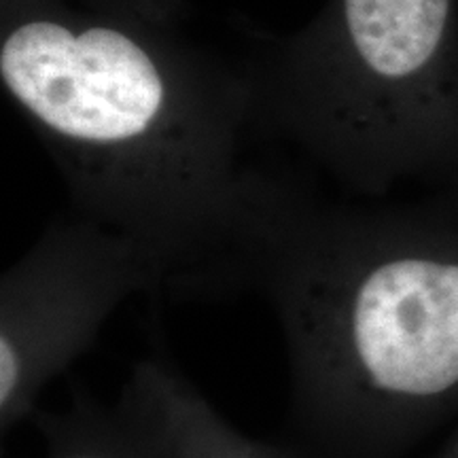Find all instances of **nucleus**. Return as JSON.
I'll return each mask as SVG.
<instances>
[{
	"instance_id": "obj_1",
	"label": "nucleus",
	"mask_w": 458,
	"mask_h": 458,
	"mask_svg": "<svg viewBox=\"0 0 458 458\" xmlns=\"http://www.w3.org/2000/svg\"><path fill=\"white\" fill-rule=\"evenodd\" d=\"M0 83L74 215L134 240L172 286H221L267 181L242 164L255 122L244 72L189 45L176 21L0 0Z\"/></svg>"
},
{
	"instance_id": "obj_2",
	"label": "nucleus",
	"mask_w": 458,
	"mask_h": 458,
	"mask_svg": "<svg viewBox=\"0 0 458 458\" xmlns=\"http://www.w3.org/2000/svg\"><path fill=\"white\" fill-rule=\"evenodd\" d=\"M232 284L270 301L297 418L335 458H393L458 411V198L363 208L270 176Z\"/></svg>"
},
{
	"instance_id": "obj_3",
	"label": "nucleus",
	"mask_w": 458,
	"mask_h": 458,
	"mask_svg": "<svg viewBox=\"0 0 458 458\" xmlns=\"http://www.w3.org/2000/svg\"><path fill=\"white\" fill-rule=\"evenodd\" d=\"M261 43L255 122L348 189L458 174V0H327Z\"/></svg>"
},
{
	"instance_id": "obj_4",
	"label": "nucleus",
	"mask_w": 458,
	"mask_h": 458,
	"mask_svg": "<svg viewBox=\"0 0 458 458\" xmlns=\"http://www.w3.org/2000/svg\"><path fill=\"white\" fill-rule=\"evenodd\" d=\"M134 240L74 215L54 221L0 278V428L37 410L131 295L165 286Z\"/></svg>"
},
{
	"instance_id": "obj_5",
	"label": "nucleus",
	"mask_w": 458,
	"mask_h": 458,
	"mask_svg": "<svg viewBox=\"0 0 458 458\" xmlns=\"http://www.w3.org/2000/svg\"><path fill=\"white\" fill-rule=\"evenodd\" d=\"M156 458H286L229 425L162 359H142L119 397Z\"/></svg>"
},
{
	"instance_id": "obj_6",
	"label": "nucleus",
	"mask_w": 458,
	"mask_h": 458,
	"mask_svg": "<svg viewBox=\"0 0 458 458\" xmlns=\"http://www.w3.org/2000/svg\"><path fill=\"white\" fill-rule=\"evenodd\" d=\"M45 458H156L122 403H79L43 418Z\"/></svg>"
},
{
	"instance_id": "obj_7",
	"label": "nucleus",
	"mask_w": 458,
	"mask_h": 458,
	"mask_svg": "<svg viewBox=\"0 0 458 458\" xmlns=\"http://www.w3.org/2000/svg\"><path fill=\"white\" fill-rule=\"evenodd\" d=\"M96 9L122 11V13L148 17L157 21H179L181 0H79Z\"/></svg>"
},
{
	"instance_id": "obj_8",
	"label": "nucleus",
	"mask_w": 458,
	"mask_h": 458,
	"mask_svg": "<svg viewBox=\"0 0 458 458\" xmlns=\"http://www.w3.org/2000/svg\"><path fill=\"white\" fill-rule=\"evenodd\" d=\"M437 458H458V431H456L454 437L450 439V444L445 445L442 452H439Z\"/></svg>"
}]
</instances>
